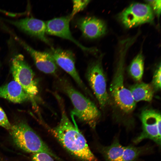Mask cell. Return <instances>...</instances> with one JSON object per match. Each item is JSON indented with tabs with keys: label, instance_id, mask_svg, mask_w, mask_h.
<instances>
[{
	"label": "cell",
	"instance_id": "obj_16",
	"mask_svg": "<svg viewBox=\"0 0 161 161\" xmlns=\"http://www.w3.org/2000/svg\"><path fill=\"white\" fill-rule=\"evenodd\" d=\"M129 89L136 103L141 101H151L154 92L151 84L143 82L134 84L130 86Z\"/></svg>",
	"mask_w": 161,
	"mask_h": 161
},
{
	"label": "cell",
	"instance_id": "obj_6",
	"mask_svg": "<svg viewBox=\"0 0 161 161\" xmlns=\"http://www.w3.org/2000/svg\"><path fill=\"white\" fill-rule=\"evenodd\" d=\"M11 68L14 80L19 84L31 99L35 98L38 93L37 83L32 70L23 55H18L12 59Z\"/></svg>",
	"mask_w": 161,
	"mask_h": 161
},
{
	"label": "cell",
	"instance_id": "obj_20",
	"mask_svg": "<svg viewBox=\"0 0 161 161\" xmlns=\"http://www.w3.org/2000/svg\"><path fill=\"white\" fill-rule=\"evenodd\" d=\"M31 158L32 161H54L52 157L43 152L33 154Z\"/></svg>",
	"mask_w": 161,
	"mask_h": 161
},
{
	"label": "cell",
	"instance_id": "obj_13",
	"mask_svg": "<svg viewBox=\"0 0 161 161\" xmlns=\"http://www.w3.org/2000/svg\"><path fill=\"white\" fill-rule=\"evenodd\" d=\"M77 26L83 35L90 39L99 38L106 32V25L102 20L95 17L86 16L79 19Z\"/></svg>",
	"mask_w": 161,
	"mask_h": 161
},
{
	"label": "cell",
	"instance_id": "obj_5",
	"mask_svg": "<svg viewBox=\"0 0 161 161\" xmlns=\"http://www.w3.org/2000/svg\"><path fill=\"white\" fill-rule=\"evenodd\" d=\"M102 55L90 63L86 76L101 109L108 103L109 97L107 90L106 81L102 64Z\"/></svg>",
	"mask_w": 161,
	"mask_h": 161
},
{
	"label": "cell",
	"instance_id": "obj_19",
	"mask_svg": "<svg viewBox=\"0 0 161 161\" xmlns=\"http://www.w3.org/2000/svg\"><path fill=\"white\" fill-rule=\"evenodd\" d=\"M161 64L157 66L153 75L151 84L155 91H159L161 89Z\"/></svg>",
	"mask_w": 161,
	"mask_h": 161
},
{
	"label": "cell",
	"instance_id": "obj_2",
	"mask_svg": "<svg viewBox=\"0 0 161 161\" xmlns=\"http://www.w3.org/2000/svg\"><path fill=\"white\" fill-rule=\"evenodd\" d=\"M133 43V41L129 38L120 41L118 49L116 70L109 88L114 102L121 111L126 114L132 112L136 106V103L130 91L126 88L124 84L126 56L128 50Z\"/></svg>",
	"mask_w": 161,
	"mask_h": 161
},
{
	"label": "cell",
	"instance_id": "obj_17",
	"mask_svg": "<svg viewBox=\"0 0 161 161\" xmlns=\"http://www.w3.org/2000/svg\"><path fill=\"white\" fill-rule=\"evenodd\" d=\"M144 70V59L140 51L134 58L129 68V74L133 78L140 81L143 77Z\"/></svg>",
	"mask_w": 161,
	"mask_h": 161
},
{
	"label": "cell",
	"instance_id": "obj_1",
	"mask_svg": "<svg viewBox=\"0 0 161 161\" xmlns=\"http://www.w3.org/2000/svg\"><path fill=\"white\" fill-rule=\"evenodd\" d=\"M56 97L61 109V117L58 124L49 128V131L64 148L76 157L83 161H98L83 135L68 117L61 98Z\"/></svg>",
	"mask_w": 161,
	"mask_h": 161
},
{
	"label": "cell",
	"instance_id": "obj_14",
	"mask_svg": "<svg viewBox=\"0 0 161 161\" xmlns=\"http://www.w3.org/2000/svg\"><path fill=\"white\" fill-rule=\"evenodd\" d=\"M0 98L15 103H21L31 99L19 84L14 80L0 87Z\"/></svg>",
	"mask_w": 161,
	"mask_h": 161
},
{
	"label": "cell",
	"instance_id": "obj_12",
	"mask_svg": "<svg viewBox=\"0 0 161 161\" xmlns=\"http://www.w3.org/2000/svg\"><path fill=\"white\" fill-rule=\"evenodd\" d=\"M21 30L38 38L47 44L51 43L46 37V24L42 20L33 18H27L17 21L6 20Z\"/></svg>",
	"mask_w": 161,
	"mask_h": 161
},
{
	"label": "cell",
	"instance_id": "obj_4",
	"mask_svg": "<svg viewBox=\"0 0 161 161\" xmlns=\"http://www.w3.org/2000/svg\"><path fill=\"white\" fill-rule=\"evenodd\" d=\"M13 140L18 148L33 154L45 153L58 160V157L27 123L20 121L11 125L9 131Z\"/></svg>",
	"mask_w": 161,
	"mask_h": 161
},
{
	"label": "cell",
	"instance_id": "obj_11",
	"mask_svg": "<svg viewBox=\"0 0 161 161\" xmlns=\"http://www.w3.org/2000/svg\"><path fill=\"white\" fill-rule=\"evenodd\" d=\"M15 38L30 55L38 69L43 72L55 75L57 70V65L50 52L35 50L28 45L18 38Z\"/></svg>",
	"mask_w": 161,
	"mask_h": 161
},
{
	"label": "cell",
	"instance_id": "obj_21",
	"mask_svg": "<svg viewBox=\"0 0 161 161\" xmlns=\"http://www.w3.org/2000/svg\"><path fill=\"white\" fill-rule=\"evenodd\" d=\"M0 126L9 131L11 125L8 120L6 114L0 107Z\"/></svg>",
	"mask_w": 161,
	"mask_h": 161
},
{
	"label": "cell",
	"instance_id": "obj_7",
	"mask_svg": "<svg viewBox=\"0 0 161 161\" xmlns=\"http://www.w3.org/2000/svg\"><path fill=\"white\" fill-rule=\"evenodd\" d=\"M142 131L133 140L138 144L145 139H150L157 145H161V119L160 113L151 109L143 110L140 115Z\"/></svg>",
	"mask_w": 161,
	"mask_h": 161
},
{
	"label": "cell",
	"instance_id": "obj_9",
	"mask_svg": "<svg viewBox=\"0 0 161 161\" xmlns=\"http://www.w3.org/2000/svg\"><path fill=\"white\" fill-rule=\"evenodd\" d=\"M50 53L56 64L67 73L87 95L91 93L80 78L76 68L75 58L70 51L51 47Z\"/></svg>",
	"mask_w": 161,
	"mask_h": 161
},
{
	"label": "cell",
	"instance_id": "obj_10",
	"mask_svg": "<svg viewBox=\"0 0 161 161\" xmlns=\"http://www.w3.org/2000/svg\"><path fill=\"white\" fill-rule=\"evenodd\" d=\"M71 19L69 15L56 18L48 21L46 23V33L69 40L85 52H95L96 50L95 48L83 46L73 37L69 27Z\"/></svg>",
	"mask_w": 161,
	"mask_h": 161
},
{
	"label": "cell",
	"instance_id": "obj_22",
	"mask_svg": "<svg viewBox=\"0 0 161 161\" xmlns=\"http://www.w3.org/2000/svg\"><path fill=\"white\" fill-rule=\"evenodd\" d=\"M146 1L151 6L153 12L154 11L159 16L160 15L161 12V1L160 0H148Z\"/></svg>",
	"mask_w": 161,
	"mask_h": 161
},
{
	"label": "cell",
	"instance_id": "obj_8",
	"mask_svg": "<svg viewBox=\"0 0 161 161\" xmlns=\"http://www.w3.org/2000/svg\"><path fill=\"white\" fill-rule=\"evenodd\" d=\"M119 18L126 27L131 28L151 22L154 18V12L148 4L134 3L121 12Z\"/></svg>",
	"mask_w": 161,
	"mask_h": 161
},
{
	"label": "cell",
	"instance_id": "obj_3",
	"mask_svg": "<svg viewBox=\"0 0 161 161\" xmlns=\"http://www.w3.org/2000/svg\"><path fill=\"white\" fill-rule=\"evenodd\" d=\"M61 90L70 99L73 106L72 113L80 121L94 129L101 117V113L95 103L76 89L65 78L58 81Z\"/></svg>",
	"mask_w": 161,
	"mask_h": 161
},
{
	"label": "cell",
	"instance_id": "obj_18",
	"mask_svg": "<svg viewBox=\"0 0 161 161\" xmlns=\"http://www.w3.org/2000/svg\"><path fill=\"white\" fill-rule=\"evenodd\" d=\"M73 9L69 15L71 19L77 13L83 10L89 4L90 0H73Z\"/></svg>",
	"mask_w": 161,
	"mask_h": 161
},
{
	"label": "cell",
	"instance_id": "obj_15",
	"mask_svg": "<svg viewBox=\"0 0 161 161\" xmlns=\"http://www.w3.org/2000/svg\"><path fill=\"white\" fill-rule=\"evenodd\" d=\"M125 147L120 144L117 139H115L111 145L101 146L99 150L106 161H123Z\"/></svg>",
	"mask_w": 161,
	"mask_h": 161
}]
</instances>
